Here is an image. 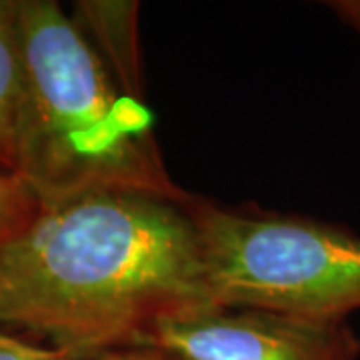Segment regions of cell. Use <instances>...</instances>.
<instances>
[{
  "mask_svg": "<svg viewBox=\"0 0 360 360\" xmlns=\"http://www.w3.org/2000/svg\"><path fill=\"white\" fill-rule=\"evenodd\" d=\"M191 198V196H188ZM219 309L184 202L94 193L40 206L0 252V326L86 360Z\"/></svg>",
  "mask_w": 360,
  "mask_h": 360,
  "instance_id": "1",
  "label": "cell"
},
{
  "mask_svg": "<svg viewBox=\"0 0 360 360\" xmlns=\"http://www.w3.org/2000/svg\"><path fill=\"white\" fill-rule=\"evenodd\" d=\"M25 68L20 179L40 205L94 193L186 202L162 160L146 104L116 86L54 0H11Z\"/></svg>",
  "mask_w": 360,
  "mask_h": 360,
  "instance_id": "2",
  "label": "cell"
},
{
  "mask_svg": "<svg viewBox=\"0 0 360 360\" xmlns=\"http://www.w3.org/2000/svg\"><path fill=\"white\" fill-rule=\"evenodd\" d=\"M196 224L220 309H262L319 322L360 310V234L335 222L222 206L196 194Z\"/></svg>",
  "mask_w": 360,
  "mask_h": 360,
  "instance_id": "3",
  "label": "cell"
},
{
  "mask_svg": "<svg viewBox=\"0 0 360 360\" xmlns=\"http://www.w3.org/2000/svg\"><path fill=\"white\" fill-rule=\"evenodd\" d=\"M148 347L182 360H359L350 322H319L262 309H210L165 322Z\"/></svg>",
  "mask_w": 360,
  "mask_h": 360,
  "instance_id": "4",
  "label": "cell"
},
{
  "mask_svg": "<svg viewBox=\"0 0 360 360\" xmlns=\"http://www.w3.org/2000/svg\"><path fill=\"white\" fill-rule=\"evenodd\" d=\"M72 20L127 96L144 103L141 49V4L132 0H78Z\"/></svg>",
  "mask_w": 360,
  "mask_h": 360,
  "instance_id": "5",
  "label": "cell"
},
{
  "mask_svg": "<svg viewBox=\"0 0 360 360\" xmlns=\"http://www.w3.org/2000/svg\"><path fill=\"white\" fill-rule=\"evenodd\" d=\"M25 68L11 0H0V174L20 176L25 146Z\"/></svg>",
  "mask_w": 360,
  "mask_h": 360,
  "instance_id": "6",
  "label": "cell"
},
{
  "mask_svg": "<svg viewBox=\"0 0 360 360\" xmlns=\"http://www.w3.org/2000/svg\"><path fill=\"white\" fill-rule=\"evenodd\" d=\"M39 196L20 176L0 174V252L37 219Z\"/></svg>",
  "mask_w": 360,
  "mask_h": 360,
  "instance_id": "7",
  "label": "cell"
},
{
  "mask_svg": "<svg viewBox=\"0 0 360 360\" xmlns=\"http://www.w3.org/2000/svg\"><path fill=\"white\" fill-rule=\"evenodd\" d=\"M0 360H72L65 350L14 335L11 328L0 326Z\"/></svg>",
  "mask_w": 360,
  "mask_h": 360,
  "instance_id": "8",
  "label": "cell"
},
{
  "mask_svg": "<svg viewBox=\"0 0 360 360\" xmlns=\"http://www.w3.org/2000/svg\"><path fill=\"white\" fill-rule=\"evenodd\" d=\"M86 360H182L174 352H170L167 348L160 347H127V348H115L103 354H96L92 359Z\"/></svg>",
  "mask_w": 360,
  "mask_h": 360,
  "instance_id": "9",
  "label": "cell"
},
{
  "mask_svg": "<svg viewBox=\"0 0 360 360\" xmlns=\"http://www.w3.org/2000/svg\"><path fill=\"white\" fill-rule=\"evenodd\" d=\"M326 6L338 16L342 25H347L360 37V0H335L326 2Z\"/></svg>",
  "mask_w": 360,
  "mask_h": 360,
  "instance_id": "10",
  "label": "cell"
}]
</instances>
